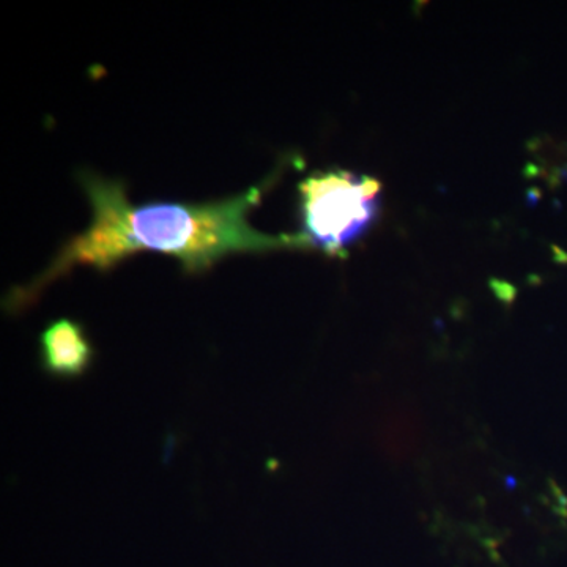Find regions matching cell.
<instances>
[{
  "mask_svg": "<svg viewBox=\"0 0 567 567\" xmlns=\"http://www.w3.org/2000/svg\"><path fill=\"white\" fill-rule=\"evenodd\" d=\"M306 245L328 256H344L374 226L382 185L350 171L309 175L298 186Z\"/></svg>",
  "mask_w": 567,
  "mask_h": 567,
  "instance_id": "cell-2",
  "label": "cell"
},
{
  "mask_svg": "<svg viewBox=\"0 0 567 567\" xmlns=\"http://www.w3.org/2000/svg\"><path fill=\"white\" fill-rule=\"evenodd\" d=\"M40 346L44 371L52 375L84 374L93 358L92 346L81 324L70 319L52 322L41 333Z\"/></svg>",
  "mask_w": 567,
  "mask_h": 567,
  "instance_id": "cell-3",
  "label": "cell"
},
{
  "mask_svg": "<svg viewBox=\"0 0 567 567\" xmlns=\"http://www.w3.org/2000/svg\"><path fill=\"white\" fill-rule=\"evenodd\" d=\"M274 177L240 196L205 204H130L122 182L95 174H81V183L92 204L93 219L84 233L63 246L47 271L10 300L14 306L32 303L52 279L73 265H92L107 270L140 251L169 254L181 260L186 274H200L230 252L303 248L301 235H265L252 229L248 213L262 199Z\"/></svg>",
  "mask_w": 567,
  "mask_h": 567,
  "instance_id": "cell-1",
  "label": "cell"
}]
</instances>
